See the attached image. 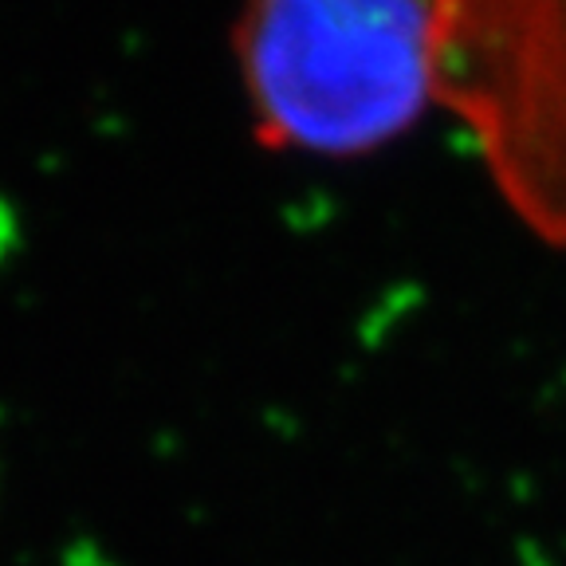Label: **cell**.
I'll return each mask as SVG.
<instances>
[{
  "mask_svg": "<svg viewBox=\"0 0 566 566\" xmlns=\"http://www.w3.org/2000/svg\"><path fill=\"white\" fill-rule=\"evenodd\" d=\"M229 48L264 150L366 158L437 106L441 4L264 0L232 20Z\"/></svg>",
  "mask_w": 566,
  "mask_h": 566,
  "instance_id": "6da1fadb",
  "label": "cell"
},
{
  "mask_svg": "<svg viewBox=\"0 0 566 566\" xmlns=\"http://www.w3.org/2000/svg\"><path fill=\"white\" fill-rule=\"evenodd\" d=\"M437 106L472 134L515 221L566 248V4L441 0Z\"/></svg>",
  "mask_w": 566,
  "mask_h": 566,
  "instance_id": "7a4b0ae2",
  "label": "cell"
}]
</instances>
